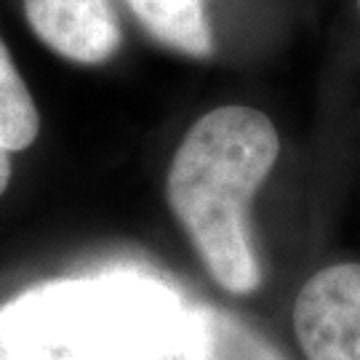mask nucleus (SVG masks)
<instances>
[{
	"label": "nucleus",
	"instance_id": "obj_7",
	"mask_svg": "<svg viewBox=\"0 0 360 360\" xmlns=\"http://www.w3.org/2000/svg\"><path fill=\"white\" fill-rule=\"evenodd\" d=\"M40 110L13 62L8 46L0 40V147L22 153L38 139Z\"/></svg>",
	"mask_w": 360,
	"mask_h": 360
},
{
	"label": "nucleus",
	"instance_id": "obj_6",
	"mask_svg": "<svg viewBox=\"0 0 360 360\" xmlns=\"http://www.w3.org/2000/svg\"><path fill=\"white\" fill-rule=\"evenodd\" d=\"M144 32L190 59H211L217 40L206 0H126Z\"/></svg>",
	"mask_w": 360,
	"mask_h": 360
},
{
	"label": "nucleus",
	"instance_id": "obj_5",
	"mask_svg": "<svg viewBox=\"0 0 360 360\" xmlns=\"http://www.w3.org/2000/svg\"><path fill=\"white\" fill-rule=\"evenodd\" d=\"M187 360H288L267 334L230 309L198 304L187 312Z\"/></svg>",
	"mask_w": 360,
	"mask_h": 360
},
{
	"label": "nucleus",
	"instance_id": "obj_9",
	"mask_svg": "<svg viewBox=\"0 0 360 360\" xmlns=\"http://www.w3.org/2000/svg\"><path fill=\"white\" fill-rule=\"evenodd\" d=\"M358 11H360V0H358Z\"/></svg>",
	"mask_w": 360,
	"mask_h": 360
},
{
	"label": "nucleus",
	"instance_id": "obj_8",
	"mask_svg": "<svg viewBox=\"0 0 360 360\" xmlns=\"http://www.w3.org/2000/svg\"><path fill=\"white\" fill-rule=\"evenodd\" d=\"M11 153L6 150V147H0V198H3V193L8 190V184H11Z\"/></svg>",
	"mask_w": 360,
	"mask_h": 360
},
{
	"label": "nucleus",
	"instance_id": "obj_2",
	"mask_svg": "<svg viewBox=\"0 0 360 360\" xmlns=\"http://www.w3.org/2000/svg\"><path fill=\"white\" fill-rule=\"evenodd\" d=\"M187 312L150 278L46 281L0 304V360H187Z\"/></svg>",
	"mask_w": 360,
	"mask_h": 360
},
{
	"label": "nucleus",
	"instance_id": "obj_3",
	"mask_svg": "<svg viewBox=\"0 0 360 360\" xmlns=\"http://www.w3.org/2000/svg\"><path fill=\"white\" fill-rule=\"evenodd\" d=\"M294 334L307 360H360V262L326 264L302 283Z\"/></svg>",
	"mask_w": 360,
	"mask_h": 360
},
{
	"label": "nucleus",
	"instance_id": "obj_4",
	"mask_svg": "<svg viewBox=\"0 0 360 360\" xmlns=\"http://www.w3.org/2000/svg\"><path fill=\"white\" fill-rule=\"evenodd\" d=\"M25 19L49 51L72 65H104L123 43L112 0H25Z\"/></svg>",
	"mask_w": 360,
	"mask_h": 360
},
{
	"label": "nucleus",
	"instance_id": "obj_1",
	"mask_svg": "<svg viewBox=\"0 0 360 360\" xmlns=\"http://www.w3.org/2000/svg\"><path fill=\"white\" fill-rule=\"evenodd\" d=\"M278 158L281 134L270 115L224 104L195 120L168 166V208L211 281L232 296L262 285L251 203Z\"/></svg>",
	"mask_w": 360,
	"mask_h": 360
}]
</instances>
